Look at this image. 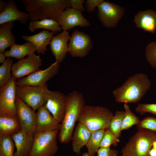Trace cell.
<instances>
[{
  "label": "cell",
  "mask_w": 156,
  "mask_h": 156,
  "mask_svg": "<svg viewBox=\"0 0 156 156\" xmlns=\"http://www.w3.org/2000/svg\"><path fill=\"white\" fill-rule=\"evenodd\" d=\"M151 80L142 73L129 77L122 85L114 90L112 94L118 103H136L144 97L150 88Z\"/></svg>",
  "instance_id": "cell-1"
},
{
  "label": "cell",
  "mask_w": 156,
  "mask_h": 156,
  "mask_svg": "<svg viewBox=\"0 0 156 156\" xmlns=\"http://www.w3.org/2000/svg\"><path fill=\"white\" fill-rule=\"evenodd\" d=\"M82 94L74 90L66 95V108L61 123L58 139L62 144H66L71 140L75 124L85 105Z\"/></svg>",
  "instance_id": "cell-2"
},
{
  "label": "cell",
  "mask_w": 156,
  "mask_h": 156,
  "mask_svg": "<svg viewBox=\"0 0 156 156\" xmlns=\"http://www.w3.org/2000/svg\"><path fill=\"white\" fill-rule=\"evenodd\" d=\"M31 21L45 18L58 21L62 12L70 7L69 0H22Z\"/></svg>",
  "instance_id": "cell-3"
},
{
  "label": "cell",
  "mask_w": 156,
  "mask_h": 156,
  "mask_svg": "<svg viewBox=\"0 0 156 156\" xmlns=\"http://www.w3.org/2000/svg\"><path fill=\"white\" fill-rule=\"evenodd\" d=\"M114 115L107 107L85 105L77 121L85 125L92 133L107 129Z\"/></svg>",
  "instance_id": "cell-4"
},
{
  "label": "cell",
  "mask_w": 156,
  "mask_h": 156,
  "mask_svg": "<svg viewBox=\"0 0 156 156\" xmlns=\"http://www.w3.org/2000/svg\"><path fill=\"white\" fill-rule=\"evenodd\" d=\"M156 133L146 129H138L122 148V156H149Z\"/></svg>",
  "instance_id": "cell-5"
},
{
  "label": "cell",
  "mask_w": 156,
  "mask_h": 156,
  "mask_svg": "<svg viewBox=\"0 0 156 156\" xmlns=\"http://www.w3.org/2000/svg\"><path fill=\"white\" fill-rule=\"evenodd\" d=\"M59 131L36 132L29 156H54L58 149L57 139Z\"/></svg>",
  "instance_id": "cell-6"
},
{
  "label": "cell",
  "mask_w": 156,
  "mask_h": 156,
  "mask_svg": "<svg viewBox=\"0 0 156 156\" xmlns=\"http://www.w3.org/2000/svg\"><path fill=\"white\" fill-rule=\"evenodd\" d=\"M66 96L58 91L47 88L43 94V105L59 123L61 122L66 108Z\"/></svg>",
  "instance_id": "cell-7"
},
{
  "label": "cell",
  "mask_w": 156,
  "mask_h": 156,
  "mask_svg": "<svg viewBox=\"0 0 156 156\" xmlns=\"http://www.w3.org/2000/svg\"><path fill=\"white\" fill-rule=\"evenodd\" d=\"M47 84L39 86L16 85V97L34 111L43 105V94Z\"/></svg>",
  "instance_id": "cell-8"
},
{
  "label": "cell",
  "mask_w": 156,
  "mask_h": 156,
  "mask_svg": "<svg viewBox=\"0 0 156 156\" xmlns=\"http://www.w3.org/2000/svg\"><path fill=\"white\" fill-rule=\"evenodd\" d=\"M97 8L99 18L103 25L107 28L116 27L125 11L122 7L104 0Z\"/></svg>",
  "instance_id": "cell-9"
},
{
  "label": "cell",
  "mask_w": 156,
  "mask_h": 156,
  "mask_svg": "<svg viewBox=\"0 0 156 156\" xmlns=\"http://www.w3.org/2000/svg\"><path fill=\"white\" fill-rule=\"evenodd\" d=\"M68 45V53L73 57H84L93 47L90 36L77 30L73 32Z\"/></svg>",
  "instance_id": "cell-10"
},
{
  "label": "cell",
  "mask_w": 156,
  "mask_h": 156,
  "mask_svg": "<svg viewBox=\"0 0 156 156\" xmlns=\"http://www.w3.org/2000/svg\"><path fill=\"white\" fill-rule=\"evenodd\" d=\"M60 64L56 61L45 69H40L26 77L17 79L16 84L18 86H34L44 85L57 73L60 68Z\"/></svg>",
  "instance_id": "cell-11"
},
{
  "label": "cell",
  "mask_w": 156,
  "mask_h": 156,
  "mask_svg": "<svg viewBox=\"0 0 156 156\" xmlns=\"http://www.w3.org/2000/svg\"><path fill=\"white\" fill-rule=\"evenodd\" d=\"M17 115L24 131L34 137L36 132V113L30 106L16 97L15 101Z\"/></svg>",
  "instance_id": "cell-12"
},
{
  "label": "cell",
  "mask_w": 156,
  "mask_h": 156,
  "mask_svg": "<svg viewBox=\"0 0 156 156\" xmlns=\"http://www.w3.org/2000/svg\"><path fill=\"white\" fill-rule=\"evenodd\" d=\"M42 65V60L40 55L34 53L13 64L12 76L16 79H21L40 70Z\"/></svg>",
  "instance_id": "cell-13"
},
{
  "label": "cell",
  "mask_w": 156,
  "mask_h": 156,
  "mask_svg": "<svg viewBox=\"0 0 156 156\" xmlns=\"http://www.w3.org/2000/svg\"><path fill=\"white\" fill-rule=\"evenodd\" d=\"M16 80L12 76L8 83L0 88V112L17 116L15 104Z\"/></svg>",
  "instance_id": "cell-14"
},
{
  "label": "cell",
  "mask_w": 156,
  "mask_h": 156,
  "mask_svg": "<svg viewBox=\"0 0 156 156\" xmlns=\"http://www.w3.org/2000/svg\"><path fill=\"white\" fill-rule=\"evenodd\" d=\"M58 22L62 29L67 31L76 26L89 27L91 25L84 17L82 12L70 7L66 8L62 12Z\"/></svg>",
  "instance_id": "cell-15"
},
{
  "label": "cell",
  "mask_w": 156,
  "mask_h": 156,
  "mask_svg": "<svg viewBox=\"0 0 156 156\" xmlns=\"http://www.w3.org/2000/svg\"><path fill=\"white\" fill-rule=\"evenodd\" d=\"M60 127L61 124L54 119L44 106L38 109L36 113V132L60 130Z\"/></svg>",
  "instance_id": "cell-16"
},
{
  "label": "cell",
  "mask_w": 156,
  "mask_h": 156,
  "mask_svg": "<svg viewBox=\"0 0 156 156\" xmlns=\"http://www.w3.org/2000/svg\"><path fill=\"white\" fill-rule=\"evenodd\" d=\"M70 38L68 32L63 30L53 36L49 44L50 49L56 61L61 63L68 52V42Z\"/></svg>",
  "instance_id": "cell-17"
},
{
  "label": "cell",
  "mask_w": 156,
  "mask_h": 156,
  "mask_svg": "<svg viewBox=\"0 0 156 156\" xmlns=\"http://www.w3.org/2000/svg\"><path fill=\"white\" fill-rule=\"evenodd\" d=\"M29 19V14L19 10L17 7L16 1L9 0L7 1L5 9L0 13V25L18 21L25 24Z\"/></svg>",
  "instance_id": "cell-18"
},
{
  "label": "cell",
  "mask_w": 156,
  "mask_h": 156,
  "mask_svg": "<svg viewBox=\"0 0 156 156\" xmlns=\"http://www.w3.org/2000/svg\"><path fill=\"white\" fill-rule=\"evenodd\" d=\"M133 22L137 27L155 34L156 30V11L150 9L140 11L135 15Z\"/></svg>",
  "instance_id": "cell-19"
},
{
  "label": "cell",
  "mask_w": 156,
  "mask_h": 156,
  "mask_svg": "<svg viewBox=\"0 0 156 156\" xmlns=\"http://www.w3.org/2000/svg\"><path fill=\"white\" fill-rule=\"evenodd\" d=\"M12 137L16 148L14 156H29L33 146L34 137L21 130Z\"/></svg>",
  "instance_id": "cell-20"
},
{
  "label": "cell",
  "mask_w": 156,
  "mask_h": 156,
  "mask_svg": "<svg viewBox=\"0 0 156 156\" xmlns=\"http://www.w3.org/2000/svg\"><path fill=\"white\" fill-rule=\"evenodd\" d=\"M54 33L44 29L39 33L31 36L23 35L22 39L31 43L39 55L44 54L47 51V46L49 44Z\"/></svg>",
  "instance_id": "cell-21"
},
{
  "label": "cell",
  "mask_w": 156,
  "mask_h": 156,
  "mask_svg": "<svg viewBox=\"0 0 156 156\" xmlns=\"http://www.w3.org/2000/svg\"><path fill=\"white\" fill-rule=\"evenodd\" d=\"M21 131L17 116L6 112H0V136L13 135Z\"/></svg>",
  "instance_id": "cell-22"
},
{
  "label": "cell",
  "mask_w": 156,
  "mask_h": 156,
  "mask_svg": "<svg viewBox=\"0 0 156 156\" xmlns=\"http://www.w3.org/2000/svg\"><path fill=\"white\" fill-rule=\"evenodd\" d=\"M91 133L85 125L78 122L73 134L71 140L73 150L77 155L80 154L82 148L86 145Z\"/></svg>",
  "instance_id": "cell-23"
},
{
  "label": "cell",
  "mask_w": 156,
  "mask_h": 156,
  "mask_svg": "<svg viewBox=\"0 0 156 156\" xmlns=\"http://www.w3.org/2000/svg\"><path fill=\"white\" fill-rule=\"evenodd\" d=\"M14 25L12 21L0 25V52L4 53L8 47L15 44V37L12 31Z\"/></svg>",
  "instance_id": "cell-24"
},
{
  "label": "cell",
  "mask_w": 156,
  "mask_h": 156,
  "mask_svg": "<svg viewBox=\"0 0 156 156\" xmlns=\"http://www.w3.org/2000/svg\"><path fill=\"white\" fill-rule=\"evenodd\" d=\"M10 47L9 50L4 53L5 57H12L19 60L23 59L27 55L35 53L36 51L32 44L29 42L21 44L15 43Z\"/></svg>",
  "instance_id": "cell-25"
},
{
  "label": "cell",
  "mask_w": 156,
  "mask_h": 156,
  "mask_svg": "<svg viewBox=\"0 0 156 156\" xmlns=\"http://www.w3.org/2000/svg\"><path fill=\"white\" fill-rule=\"evenodd\" d=\"M28 28L31 32L37 29H42L50 30L54 34L61 32L62 29L58 21L50 18L30 21Z\"/></svg>",
  "instance_id": "cell-26"
},
{
  "label": "cell",
  "mask_w": 156,
  "mask_h": 156,
  "mask_svg": "<svg viewBox=\"0 0 156 156\" xmlns=\"http://www.w3.org/2000/svg\"><path fill=\"white\" fill-rule=\"evenodd\" d=\"M105 129L96 131L91 133L86 146L88 149V156H95L100 148V145Z\"/></svg>",
  "instance_id": "cell-27"
},
{
  "label": "cell",
  "mask_w": 156,
  "mask_h": 156,
  "mask_svg": "<svg viewBox=\"0 0 156 156\" xmlns=\"http://www.w3.org/2000/svg\"><path fill=\"white\" fill-rule=\"evenodd\" d=\"M15 147L12 136H0V156H14Z\"/></svg>",
  "instance_id": "cell-28"
},
{
  "label": "cell",
  "mask_w": 156,
  "mask_h": 156,
  "mask_svg": "<svg viewBox=\"0 0 156 156\" xmlns=\"http://www.w3.org/2000/svg\"><path fill=\"white\" fill-rule=\"evenodd\" d=\"M124 114L123 117L121 130H127L134 125L136 126L140 122L139 118L131 110L127 104H124Z\"/></svg>",
  "instance_id": "cell-29"
},
{
  "label": "cell",
  "mask_w": 156,
  "mask_h": 156,
  "mask_svg": "<svg viewBox=\"0 0 156 156\" xmlns=\"http://www.w3.org/2000/svg\"><path fill=\"white\" fill-rule=\"evenodd\" d=\"M13 61L10 57H8L0 66V88L8 81L12 76L11 71L13 64Z\"/></svg>",
  "instance_id": "cell-30"
},
{
  "label": "cell",
  "mask_w": 156,
  "mask_h": 156,
  "mask_svg": "<svg viewBox=\"0 0 156 156\" xmlns=\"http://www.w3.org/2000/svg\"><path fill=\"white\" fill-rule=\"evenodd\" d=\"M124 114V111H117L107 128L119 138L121 134V128Z\"/></svg>",
  "instance_id": "cell-31"
},
{
  "label": "cell",
  "mask_w": 156,
  "mask_h": 156,
  "mask_svg": "<svg viewBox=\"0 0 156 156\" xmlns=\"http://www.w3.org/2000/svg\"><path fill=\"white\" fill-rule=\"evenodd\" d=\"M120 141L118 138L109 129H105L101 141L100 148H110L111 145L116 146Z\"/></svg>",
  "instance_id": "cell-32"
},
{
  "label": "cell",
  "mask_w": 156,
  "mask_h": 156,
  "mask_svg": "<svg viewBox=\"0 0 156 156\" xmlns=\"http://www.w3.org/2000/svg\"><path fill=\"white\" fill-rule=\"evenodd\" d=\"M145 54L146 60L151 66L156 68V41L152 42L147 45Z\"/></svg>",
  "instance_id": "cell-33"
},
{
  "label": "cell",
  "mask_w": 156,
  "mask_h": 156,
  "mask_svg": "<svg viewBox=\"0 0 156 156\" xmlns=\"http://www.w3.org/2000/svg\"><path fill=\"white\" fill-rule=\"evenodd\" d=\"M136 126L138 129H146L156 133V117L153 116L146 117L140 120Z\"/></svg>",
  "instance_id": "cell-34"
},
{
  "label": "cell",
  "mask_w": 156,
  "mask_h": 156,
  "mask_svg": "<svg viewBox=\"0 0 156 156\" xmlns=\"http://www.w3.org/2000/svg\"><path fill=\"white\" fill-rule=\"evenodd\" d=\"M135 110L141 115L149 113L156 115V103H139Z\"/></svg>",
  "instance_id": "cell-35"
},
{
  "label": "cell",
  "mask_w": 156,
  "mask_h": 156,
  "mask_svg": "<svg viewBox=\"0 0 156 156\" xmlns=\"http://www.w3.org/2000/svg\"><path fill=\"white\" fill-rule=\"evenodd\" d=\"M96 153V156H118V151L110 148H100Z\"/></svg>",
  "instance_id": "cell-36"
},
{
  "label": "cell",
  "mask_w": 156,
  "mask_h": 156,
  "mask_svg": "<svg viewBox=\"0 0 156 156\" xmlns=\"http://www.w3.org/2000/svg\"><path fill=\"white\" fill-rule=\"evenodd\" d=\"M104 1L103 0H86L85 3V7L86 8L87 12L88 13L94 12L96 8Z\"/></svg>",
  "instance_id": "cell-37"
},
{
  "label": "cell",
  "mask_w": 156,
  "mask_h": 156,
  "mask_svg": "<svg viewBox=\"0 0 156 156\" xmlns=\"http://www.w3.org/2000/svg\"><path fill=\"white\" fill-rule=\"evenodd\" d=\"M70 7L75 10L81 12L85 10L83 4L85 2L84 0H69Z\"/></svg>",
  "instance_id": "cell-38"
},
{
  "label": "cell",
  "mask_w": 156,
  "mask_h": 156,
  "mask_svg": "<svg viewBox=\"0 0 156 156\" xmlns=\"http://www.w3.org/2000/svg\"><path fill=\"white\" fill-rule=\"evenodd\" d=\"M7 4V2L5 1L0 0V13L2 12L5 8Z\"/></svg>",
  "instance_id": "cell-39"
},
{
  "label": "cell",
  "mask_w": 156,
  "mask_h": 156,
  "mask_svg": "<svg viewBox=\"0 0 156 156\" xmlns=\"http://www.w3.org/2000/svg\"><path fill=\"white\" fill-rule=\"evenodd\" d=\"M4 53L0 52V63L1 64L3 63L5 61L6 59Z\"/></svg>",
  "instance_id": "cell-40"
},
{
  "label": "cell",
  "mask_w": 156,
  "mask_h": 156,
  "mask_svg": "<svg viewBox=\"0 0 156 156\" xmlns=\"http://www.w3.org/2000/svg\"><path fill=\"white\" fill-rule=\"evenodd\" d=\"M149 156H156V149L152 147L149 152Z\"/></svg>",
  "instance_id": "cell-41"
},
{
  "label": "cell",
  "mask_w": 156,
  "mask_h": 156,
  "mask_svg": "<svg viewBox=\"0 0 156 156\" xmlns=\"http://www.w3.org/2000/svg\"><path fill=\"white\" fill-rule=\"evenodd\" d=\"M156 149V141H155L153 144L152 147Z\"/></svg>",
  "instance_id": "cell-42"
},
{
  "label": "cell",
  "mask_w": 156,
  "mask_h": 156,
  "mask_svg": "<svg viewBox=\"0 0 156 156\" xmlns=\"http://www.w3.org/2000/svg\"><path fill=\"white\" fill-rule=\"evenodd\" d=\"M155 96H156V94H155Z\"/></svg>",
  "instance_id": "cell-43"
}]
</instances>
